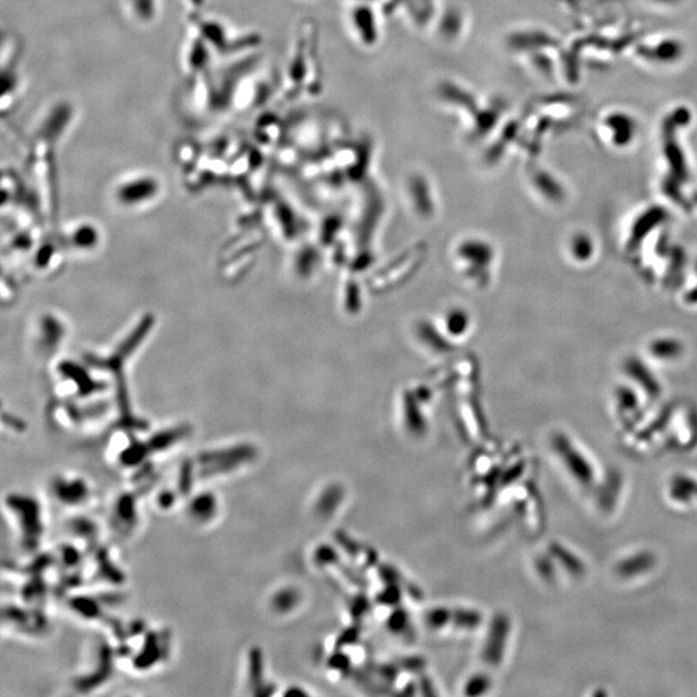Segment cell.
<instances>
[{"label": "cell", "mask_w": 697, "mask_h": 697, "mask_svg": "<svg viewBox=\"0 0 697 697\" xmlns=\"http://www.w3.org/2000/svg\"><path fill=\"white\" fill-rule=\"evenodd\" d=\"M127 10L136 24L152 25L159 16V0H126Z\"/></svg>", "instance_id": "5"}, {"label": "cell", "mask_w": 697, "mask_h": 697, "mask_svg": "<svg viewBox=\"0 0 697 697\" xmlns=\"http://www.w3.org/2000/svg\"><path fill=\"white\" fill-rule=\"evenodd\" d=\"M76 118V109L73 102L69 100L52 102L36 122L33 137L59 146L73 128Z\"/></svg>", "instance_id": "3"}, {"label": "cell", "mask_w": 697, "mask_h": 697, "mask_svg": "<svg viewBox=\"0 0 697 697\" xmlns=\"http://www.w3.org/2000/svg\"><path fill=\"white\" fill-rule=\"evenodd\" d=\"M22 45L13 35H4L1 43V113L6 115L16 109L22 92V76L20 64Z\"/></svg>", "instance_id": "2"}, {"label": "cell", "mask_w": 697, "mask_h": 697, "mask_svg": "<svg viewBox=\"0 0 697 697\" xmlns=\"http://www.w3.org/2000/svg\"><path fill=\"white\" fill-rule=\"evenodd\" d=\"M213 55L215 52L212 51L208 43L192 29L184 48V69L192 82L210 73Z\"/></svg>", "instance_id": "4"}, {"label": "cell", "mask_w": 697, "mask_h": 697, "mask_svg": "<svg viewBox=\"0 0 697 697\" xmlns=\"http://www.w3.org/2000/svg\"><path fill=\"white\" fill-rule=\"evenodd\" d=\"M190 25L208 43L215 55L236 59L250 55L259 45L260 38L252 33L238 34L219 18L203 16L202 12L190 13Z\"/></svg>", "instance_id": "1"}]
</instances>
